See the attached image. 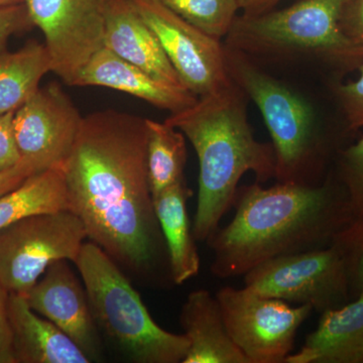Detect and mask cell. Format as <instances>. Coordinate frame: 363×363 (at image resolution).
I'll return each mask as SVG.
<instances>
[{
  "instance_id": "1",
  "label": "cell",
  "mask_w": 363,
  "mask_h": 363,
  "mask_svg": "<svg viewBox=\"0 0 363 363\" xmlns=\"http://www.w3.org/2000/svg\"><path fill=\"white\" fill-rule=\"evenodd\" d=\"M147 118L112 109L84 116L62 167L69 208L119 266L156 269L167 250L147 164Z\"/></svg>"
},
{
  "instance_id": "2",
  "label": "cell",
  "mask_w": 363,
  "mask_h": 363,
  "mask_svg": "<svg viewBox=\"0 0 363 363\" xmlns=\"http://www.w3.org/2000/svg\"><path fill=\"white\" fill-rule=\"evenodd\" d=\"M235 215L207 240L211 272L219 279L245 276L267 260L329 247L351 220L340 184L259 183L238 189Z\"/></svg>"
},
{
  "instance_id": "3",
  "label": "cell",
  "mask_w": 363,
  "mask_h": 363,
  "mask_svg": "<svg viewBox=\"0 0 363 363\" xmlns=\"http://www.w3.org/2000/svg\"><path fill=\"white\" fill-rule=\"evenodd\" d=\"M247 99L233 81L164 121L184 133L199 161L192 226L196 241L207 242L216 233L221 219L233 206L238 183L247 172H252L259 184L276 175L274 147L255 140L247 121Z\"/></svg>"
},
{
  "instance_id": "4",
  "label": "cell",
  "mask_w": 363,
  "mask_h": 363,
  "mask_svg": "<svg viewBox=\"0 0 363 363\" xmlns=\"http://www.w3.org/2000/svg\"><path fill=\"white\" fill-rule=\"evenodd\" d=\"M229 77L250 98L272 138L279 183L319 185L328 145L312 105L295 90L267 75L245 52L224 45Z\"/></svg>"
},
{
  "instance_id": "5",
  "label": "cell",
  "mask_w": 363,
  "mask_h": 363,
  "mask_svg": "<svg viewBox=\"0 0 363 363\" xmlns=\"http://www.w3.org/2000/svg\"><path fill=\"white\" fill-rule=\"evenodd\" d=\"M75 264L96 324L126 357L138 363H183L190 346L185 334L156 323L119 264L101 247L85 241Z\"/></svg>"
},
{
  "instance_id": "6",
  "label": "cell",
  "mask_w": 363,
  "mask_h": 363,
  "mask_svg": "<svg viewBox=\"0 0 363 363\" xmlns=\"http://www.w3.org/2000/svg\"><path fill=\"white\" fill-rule=\"evenodd\" d=\"M346 0H300L281 11L236 18L225 45L247 56L303 57L352 71L363 57L339 26Z\"/></svg>"
},
{
  "instance_id": "7",
  "label": "cell",
  "mask_w": 363,
  "mask_h": 363,
  "mask_svg": "<svg viewBox=\"0 0 363 363\" xmlns=\"http://www.w3.org/2000/svg\"><path fill=\"white\" fill-rule=\"evenodd\" d=\"M87 231L71 210L26 216L0 230V284L26 296L58 260L75 264Z\"/></svg>"
},
{
  "instance_id": "8",
  "label": "cell",
  "mask_w": 363,
  "mask_h": 363,
  "mask_svg": "<svg viewBox=\"0 0 363 363\" xmlns=\"http://www.w3.org/2000/svg\"><path fill=\"white\" fill-rule=\"evenodd\" d=\"M245 286L267 298L311 305L313 311L336 309L353 300L342 250L326 247L277 257L245 274Z\"/></svg>"
},
{
  "instance_id": "9",
  "label": "cell",
  "mask_w": 363,
  "mask_h": 363,
  "mask_svg": "<svg viewBox=\"0 0 363 363\" xmlns=\"http://www.w3.org/2000/svg\"><path fill=\"white\" fill-rule=\"evenodd\" d=\"M215 296L229 335L250 363H285L296 334L313 311L311 305L291 307L245 286H224Z\"/></svg>"
},
{
  "instance_id": "10",
  "label": "cell",
  "mask_w": 363,
  "mask_h": 363,
  "mask_svg": "<svg viewBox=\"0 0 363 363\" xmlns=\"http://www.w3.org/2000/svg\"><path fill=\"white\" fill-rule=\"evenodd\" d=\"M42 30L52 72L75 86L91 59L104 48V0H23Z\"/></svg>"
},
{
  "instance_id": "11",
  "label": "cell",
  "mask_w": 363,
  "mask_h": 363,
  "mask_svg": "<svg viewBox=\"0 0 363 363\" xmlns=\"http://www.w3.org/2000/svg\"><path fill=\"white\" fill-rule=\"evenodd\" d=\"M143 20L156 33L183 84L196 96L218 92L233 83L227 71L225 49L162 6L157 0H130Z\"/></svg>"
},
{
  "instance_id": "12",
  "label": "cell",
  "mask_w": 363,
  "mask_h": 363,
  "mask_svg": "<svg viewBox=\"0 0 363 363\" xmlns=\"http://www.w3.org/2000/svg\"><path fill=\"white\" fill-rule=\"evenodd\" d=\"M84 116L61 86L40 88L13 112V128L21 160L35 173L62 169L75 145Z\"/></svg>"
},
{
  "instance_id": "13",
  "label": "cell",
  "mask_w": 363,
  "mask_h": 363,
  "mask_svg": "<svg viewBox=\"0 0 363 363\" xmlns=\"http://www.w3.org/2000/svg\"><path fill=\"white\" fill-rule=\"evenodd\" d=\"M26 298L33 311L65 332L91 360L99 357L96 321L85 286L72 271L69 260H58L48 267Z\"/></svg>"
},
{
  "instance_id": "14",
  "label": "cell",
  "mask_w": 363,
  "mask_h": 363,
  "mask_svg": "<svg viewBox=\"0 0 363 363\" xmlns=\"http://www.w3.org/2000/svg\"><path fill=\"white\" fill-rule=\"evenodd\" d=\"M75 86H100L121 91L171 114L192 106L199 98L184 86L154 77L105 47L91 59Z\"/></svg>"
},
{
  "instance_id": "15",
  "label": "cell",
  "mask_w": 363,
  "mask_h": 363,
  "mask_svg": "<svg viewBox=\"0 0 363 363\" xmlns=\"http://www.w3.org/2000/svg\"><path fill=\"white\" fill-rule=\"evenodd\" d=\"M104 16L106 49L154 77L186 87L156 33L143 20L130 0H104Z\"/></svg>"
},
{
  "instance_id": "16",
  "label": "cell",
  "mask_w": 363,
  "mask_h": 363,
  "mask_svg": "<svg viewBox=\"0 0 363 363\" xmlns=\"http://www.w3.org/2000/svg\"><path fill=\"white\" fill-rule=\"evenodd\" d=\"M9 316L16 363L92 362L65 332L33 311L25 296L9 294Z\"/></svg>"
},
{
  "instance_id": "17",
  "label": "cell",
  "mask_w": 363,
  "mask_h": 363,
  "mask_svg": "<svg viewBox=\"0 0 363 363\" xmlns=\"http://www.w3.org/2000/svg\"><path fill=\"white\" fill-rule=\"evenodd\" d=\"M285 363H363V290L347 304L321 313L316 330Z\"/></svg>"
},
{
  "instance_id": "18",
  "label": "cell",
  "mask_w": 363,
  "mask_h": 363,
  "mask_svg": "<svg viewBox=\"0 0 363 363\" xmlns=\"http://www.w3.org/2000/svg\"><path fill=\"white\" fill-rule=\"evenodd\" d=\"M180 323L190 344L183 363H250L229 335L216 296L207 290L189 294Z\"/></svg>"
},
{
  "instance_id": "19",
  "label": "cell",
  "mask_w": 363,
  "mask_h": 363,
  "mask_svg": "<svg viewBox=\"0 0 363 363\" xmlns=\"http://www.w3.org/2000/svg\"><path fill=\"white\" fill-rule=\"evenodd\" d=\"M191 196L192 191L184 178L152 197L166 242L169 277L176 285L194 278L200 271L199 253L188 214L187 203Z\"/></svg>"
},
{
  "instance_id": "20",
  "label": "cell",
  "mask_w": 363,
  "mask_h": 363,
  "mask_svg": "<svg viewBox=\"0 0 363 363\" xmlns=\"http://www.w3.org/2000/svg\"><path fill=\"white\" fill-rule=\"evenodd\" d=\"M52 72L45 44L32 40L14 52H0V116L14 112L40 89Z\"/></svg>"
},
{
  "instance_id": "21",
  "label": "cell",
  "mask_w": 363,
  "mask_h": 363,
  "mask_svg": "<svg viewBox=\"0 0 363 363\" xmlns=\"http://www.w3.org/2000/svg\"><path fill=\"white\" fill-rule=\"evenodd\" d=\"M70 210L62 169H47L0 196V230L30 215Z\"/></svg>"
},
{
  "instance_id": "22",
  "label": "cell",
  "mask_w": 363,
  "mask_h": 363,
  "mask_svg": "<svg viewBox=\"0 0 363 363\" xmlns=\"http://www.w3.org/2000/svg\"><path fill=\"white\" fill-rule=\"evenodd\" d=\"M147 176L155 197L185 178L187 147L184 133L166 121L147 118Z\"/></svg>"
},
{
  "instance_id": "23",
  "label": "cell",
  "mask_w": 363,
  "mask_h": 363,
  "mask_svg": "<svg viewBox=\"0 0 363 363\" xmlns=\"http://www.w3.org/2000/svg\"><path fill=\"white\" fill-rule=\"evenodd\" d=\"M191 25L220 40L235 21L238 0H157Z\"/></svg>"
},
{
  "instance_id": "24",
  "label": "cell",
  "mask_w": 363,
  "mask_h": 363,
  "mask_svg": "<svg viewBox=\"0 0 363 363\" xmlns=\"http://www.w3.org/2000/svg\"><path fill=\"white\" fill-rule=\"evenodd\" d=\"M335 178L345 193L352 220H363V136L337 152Z\"/></svg>"
},
{
  "instance_id": "25",
  "label": "cell",
  "mask_w": 363,
  "mask_h": 363,
  "mask_svg": "<svg viewBox=\"0 0 363 363\" xmlns=\"http://www.w3.org/2000/svg\"><path fill=\"white\" fill-rule=\"evenodd\" d=\"M334 243L342 250L347 264L352 298L363 290V220H351L336 235Z\"/></svg>"
},
{
  "instance_id": "26",
  "label": "cell",
  "mask_w": 363,
  "mask_h": 363,
  "mask_svg": "<svg viewBox=\"0 0 363 363\" xmlns=\"http://www.w3.org/2000/svg\"><path fill=\"white\" fill-rule=\"evenodd\" d=\"M359 76L336 87L335 93L350 130L363 128V64L357 69Z\"/></svg>"
},
{
  "instance_id": "27",
  "label": "cell",
  "mask_w": 363,
  "mask_h": 363,
  "mask_svg": "<svg viewBox=\"0 0 363 363\" xmlns=\"http://www.w3.org/2000/svg\"><path fill=\"white\" fill-rule=\"evenodd\" d=\"M33 26L25 4L0 6V52L4 51L9 39L16 33Z\"/></svg>"
},
{
  "instance_id": "28",
  "label": "cell",
  "mask_w": 363,
  "mask_h": 363,
  "mask_svg": "<svg viewBox=\"0 0 363 363\" xmlns=\"http://www.w3.org/2000/svg\"><path fill=\"white\" fill-rule=\"evenodd\" d=\"M339 26L344 35L363 57V0H346Z\"/></svg>"
},
{
  "instance_id": "29",
  "label": "cell",
  "mask_w": 363,
  "mask_h": 363,
  "mask_svg": "<svg viewBox=\"0 0 363 363\" xmlns=\"http://www.w3.org/2000/svg\"><path fill=\"white\" fill-rule=\"evenodd\" d=\"M13 112L0 116V173L21 161L13 128Z\"/></svg>"
},
{
  "instance_id": "30",
  "label": "cell",
  "mask_w": 363,
  "mask_h": 363,
  "mask_svg": "<svg viewBox=\"0 0 363 363\" xmlns=\"http://www.w3.org/2000/svg\"><path fill=\"white\" fill-rule=\"evenodd\" d=\"M9 293L0 284V363H16L9 316Z\"/></svg>"
},
{
  "instance_id": "31",
  "label": "cell",
  "mask_w": 363,
  "mask_h": 363,
  "mask_svg": "<svg viewBox=\"0 0 363 363\" xmlns=\"http://www.w3.org/2000/svg\"><path fill=\"white\" fill-rule=\"evenodd\" d=\"M35 174L32 164L21 160L13 168L0 173V196L20 186L28 177Z\"/></svg>"
},
{
  "instance_id": "32",
  "label": "cell",
  "mask_w": 363,
  "mask_h": 363,
  "mask_svg": "<svg viewBox=\"0 0 363 363\" xmlns=\"http://www.w3.org/2000/svg\"><path fill=\"white\" fill-rule=\"evenodd\" d=\"M279 0H238L240 9L245 11V16H257L272 11V7L279 4Z\"/></svg>"
},
{
  "instance_id": "33",
  "label": "cell",
  "mask_w": 363,
  "mask_h": 363,
  "mask_svg": "<svg viewBox=\"0 0 363 363\" xmlns=\"http://www.w3.org/2000/svg\"><path fill=\"white\" fill-rule=\"evenodd\" d=\"M23 0H0V6H11V4H23Z\"/></svg>"
}]
</instances>
